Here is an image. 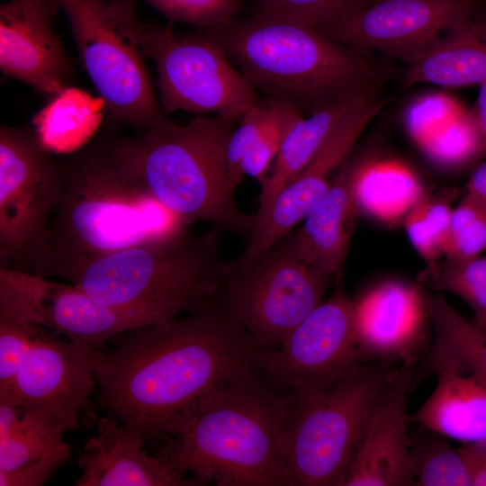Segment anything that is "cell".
<instances>
[{
    "instance_id": "41",
    "label": "cell",
    "mask_w": 486,
    "mask_h": 486,
    "mask_svg": "<svg viewBox=\"0 0 486 486\" xmlns=\"http://www.w3.org/2000/svg\"><path fill=\"white\" fill-rule=\"evenodd\" d=\"M465 194L486 210V159L474 165L466 184Z\"/></svg>"
},
{
    "instance_id": "7",
    "label": "cell",
    "mask_w": 486,
    "mask_h": 486,
    "mask_svg": "<svg viewBox=\"0 0 486 486\" xmlns=\"http://www.w3.org/2000/svg\"><path fill=\"white\" fill-rule=\"evenodd\" d=\"M400 365L365 360L326 389L287 391L281 439L295 486H338Z\"/></svg>"
},
{
    "instance_id": "16",
    "label": "cell",
    "mask_w": 486,
    "mask_h": 486,
    "mask_svg": "<svg viewBox=\"0 0 486 486\" xmlns=\"http://www.w3.org/2000/svg\"><path fill=\"white\" fill-rule=\"evenodd\" d=\"M56 0H9L0 6V69L48 99L68 86L73 67L51 21Z\"/></svg>"
},
{
    "instance_id": "38",
    "label": "cell",
    "mask_w": 486,
    "mask_h": 486,
    "mask_svg": "<svg viewBox=\"0 0 486 486\" xmlns=\"http://www.w3.org/2000/svg\"><path fill=\"white\" fill-rule=\"evenodd\" d=\"M462 112L446 95H425L413 102L405 114L410 137L419 146Z\"/></svg>"
},
{
    "instance_id": "36",
    "label": "cell",
    "mask_w": 486,
    "mask_h": 486,
    "mask_svg": "<svg viewBox=\"0 0 486 486\" xmlns=\"http://www.w3.org/2000/svg\"><path fill=\"white\" fill-rule=\"evenodd\" d=\"M257 6L277 11L325 30L364 6L366 0H254Z\"/></svg>"
},
{
    "instance_id": "32",
    "label": "cell",
    "mask_w": 486,
    "mask_h": 486,
    "mask_svg": "<svg viewBox=\"0 0 486 486\" xmlns=\"http://www.w3.org/2000/svg\"><path fill=\"white\" fill-rule=\"evenodd\" d=\"M286 104L269 100L251 105L239 120L228 142L226 166L231 186L236 190L244 176L240 166L259 139L273 126Z\"/></svg>"
},
{
    "instance_id": "31",
    "label": "cell",
    "mask_w": 486,
    "mask_h": 486,
    "mask_svg": "<svg viewBox=\"0 0 486 486\" xmlns=\"http://www.w3.org/2000/svg\"><path fill=\"white\" fill-rule=\"evenodd\" d=\"M426 157L446 171H459L486 158L470 112H461L418 146Z\"/></svg>"
},
{
    "instance_id": "3",
    "label": "cell",
    "mask_w": 486,
    "mask_h": 486,
    "mask_svg": "<svg viewBox=\"0 0 486 486\" xmlns=\"http://www.w3.org/2000/svg\"><path fill=\"white\" fill-rule=\"evenodd\" d=\"M59 200L23 272L64 277L94 258L176 236L188 224L167 211L109 145L60 164Z\"/></svg>"
},
{
    "instance_id": "40",
    "label": "cell",
    "mask_w": 486,
    "mask_h": 486,
    "mask_svg": "<svg viewBox=\"0 0 486 486\" xmlns=\"http://www.w3.org/2000/svg\"><path fill=\"white\" fill-rule=\"evenodd\" d=\"M461 449L469 466L472 486H486V442L465 444Z\"/></svg>"
},
{
    "instance_id": "8",
    "label": "cell",
    "mask_w": 486,
    "mask_h": 486,
    "mask_svg": "<svg viewBox=\"0 0 486 486\" xmlns=\"http://www.w3.org/2000/svg\"><path fill=\"white\" fill-rule=\"evenodd\" d=\"M71 26L82 65L110 117L146 130L167 117L140 46L136 0H56Z\"/></svg>"
},
{
    "instance_id": "39",
    "label": "cell",
    "mask_w": 486,
    "mask_h": 486,
    "mask_svg": "<svg viewBox=\"0 0 486 486\" xmlns=\"http://www.w3.org/2000/svg\"><path fill=\"white\" fill-rule=\"evenodd\" d=\"M59 467L56 464L44 463L0 472V486H40L46 483Z\"/></svg>"
},
{
    "instance_id": "25",
    "label": "cell",
    "mask_w": 486,
    "mask_h": 486,
    "mask_svg": "<svg viewBox=\"0 0 486 486\" xmlns=\"http://www.w3.org/2000/svg\"><path fill=\"white\" fill-rule=\"evenodd\" d=\"M350 186L359 215L388 227L402 224L427 193L410 167L391 160L351 159Z\"/></svg>"
},
{
    "instance_id": "11",
    "label": "cell",
    "mask_w": 486,
    "mask_h": 486,
    "mask_svg": "<svg viewBox=\"0 0 486 486\" xmlns=\"http://www.w3.org/2000/svg\"><path fill=\"white\" fill-rule=\"evenodd\" d=\"M60 164L33 129L0 128V267L24 271L59 200Z\"/></svg>"
},
{
    "instance_id": "6",
    "label": "cell",
    "mask_w": 486,
    "mask_h": 486,
    "mask_svg": "<svg viewBox=\"0 0 486 486\" xmlns=\"http://www.w3.org/2000/svg\"><path fill=\"white\" fill-rule=\"evenodd\" d=\"M235 123L216 115H196L185 124L166 118L134 139L108 145L176 217L188 225L209 221L247 240L255 215L239 208L226 166Z\"/></svg>"
},
{
    "instance_id": "29",
    "label": "cell",
    "mask_w": 486,
    "mask_h": 486,
    "mask_svg": "<svg viewBox=\"0 0 486 486\" xmlns=\"http://www.w3.org/2000/svg\"><path fill=\"white\" fill-rule=\"evenodd\" d=\"M418 281L428 290L448 292L463 299L473 313L471 321L486 330V256L444 257L434 267L425 268Z\"/></svg>"
},
{
    "instance_id": "1",
    "label": "cell",
    "mask_w": 486,
    "mask_h": 486,
    "mask_svg": "<svg viewBox=\"0 0 486 486\" xmlns=\"http://www.w3.org/2000/svg\"><path fill=\"white\" fill-rule=\"evenodd\" d=\"M115 337L94 351L98 405L146 441L264 349L219 305Z\"/></svg>"
},
{
    "instance_id": "22",
    "label": "cell",
    "mask_w": 486,
    "mask_h": 486,
    "mask_svg": "<svg viewBox=\"0 0 486 486\" xmlns=\"http://www.w3.org/2000/svg\"><path fill=\"white\" fill-rule=\"evenodd\" d=\"M433 374L435 390L409 422L464 444L486 442V383L451 367Z\"/></svg>"
},
{
    "instance_id": "20",
    "label": "cell",
    "mask_w": 486,
    "mask_h": 486,
    "mask_svg": "<svg viewBox=\"0 0 486 486\" xmlns=\"http://www.w3.org/2000/svg\"><path fill=\"white\" fill-rule=\"evenodd\" d=\"M349 157L335 173L327 192L310 210L302 227L291 232L304 259L334 278L343 274L359 216L351 192Z\"/></svg>"
},
{
    "instance_id": "42",
    "label": "cell",
    "mask_w": 486,
    "mask_h": 486,
    "mask_svg": "<svg viewBox=\"0 0 486 486\" xmlns=\"http://www.w3.org/2000/svg\"><path fill=\"white\" fill-rule=\"evenodd\" d=\"M469 112L486 152V80L480 85L477 101Z\"/></svg>"
},
{
    "instance_id": "24",
    "label": "cell",
    "mask_w": 486,
    "mask_h": 486,
    "mask_svg": "<svg viewBox=\"0 0 486 486\" xmlns=\"http://www.w3.org/2000/svg\"><path fill=\"white\" fill-rule=\"evenodd\" d=\"M407 66L404 86L421 83L444 87L480 86L486 80V11L474 13L469 25Z\"/></svg>"
},
{
    "instance_id": "23",
    "label": "cell",
    "mask_w": 486,
    "mask_h": 486,
    "mask_svg": "<svg viewBox=\"0 0 486 486\" xmlns=\"http://www.w3.org/2000/svg\"><path fill=\"white\" fill-rule=\"evenodd\" d=\"M422 295L433 328V340L418 368L411 371V387L441 367L472 374L486 383V330L466 320L441 292H433L422 285Z\"/></svg>"
},
{
    "instance_id": "28",
    "label": "cell",
    "mask_w": 486,
    "mask_h": 486,
    "mask_svg": "<svg viewBox=\"0 0 486 486\" xmlns=\"http://www.w3.org/2000/svg\"><path fill=\"white\" fill-rule=\"evenodd\" d=\"M410 439L415 486H472L461 447L454 448L446 436L421 426Z\"/></svg>"
},
{
    "instance_id": "9",
    "label": "cell",
    "mask_w": 486,
    "mask_h": 486,
    "mask_svg": "<svg viewBox=\"0 0 486 486\" xmlns=\"http://www.w3.org/2000/svg\"><path fill=\"white\" fill-rule=\"evenodd\" d=\"M140 46L144 57L156 64L165 112L213 114L237 122L262 101L224 50L202 30L183 34L170 26L142 22Z\"/></svg>"
},
{
    "instance_id": "5",
    "label": "cell",
    "mask_w": 486,
    "mask_h": 486,
    "mask_svg": "<svg viewBox=\"0 0 486 486\" xmlns=\"http://www.w3.org/2000/svg\"><path fill=\"white\" fill-rule=\"evenodd\" d=\"M223 230L187 231L88 261L63 278L95 301L143 314L156 324L219 305L232 274L220 254Z\"/></svg>"
},
{
    "instance_id": "17",
    "label": "cell",
    "mask_w": 486,
    "mask_h": 486,
    "mask_svg": "<svg viewBox=\"0 0 486 486\" xmlns=\"http://www.w3.org/2000/svg\"><path fill=\"white\" fill-rule=\"evenodd\" d=\"M355 305L357 343L365 360L411 367L428 351L431 320L420 284L385 280Z\"/></svg>"
},
{
    "instance_id": "13",
    "label": "cell",
    "mask_w": 486,
    "mask_h": 486,
    "mask_svg": "<svg viewBox=\"0 0 486 486\" xmlns=\"http://www.w3.org/2000/svg\"><path fill=\"white\" fill-rule=\"evenodd\" d=\"M0 310L97 350L115 336L148 325V317L101 303L74 284L0 267Z\"/></svg>"
},
{
    "instance_id": "19",
    "label": "cell",
    "mask_w": 486,
    "mask_h": 486,
    "mask_svg": "<svg viewBox=\"0 0 486 486\" xmlns=\"http://www.w3.org/2000/svg\"><path fill=\"white\" fill-rule=\"evenodd\" d=\"M147 441L106 415L98 420L77 459L82 471L76 486H193V478L144 450Z\"/></svg>"
},
{
    "instance_id": "30",
    "label": "cell",
    "mask_w": 486,
    "mask_h": 486,
    "mask_svg": "<svg viewBox=\"0 0 486 486\" xmlns=\"http://www.w3.org/2000/svg\"><path fill=\"white\" fill-rule=\"evenodd\" d=\"M452 197L427 192L402 221L407 237L425 262L434 267L445 256L453 207Z\"/></svg>"
},
{
    "instance_id": "34",
    "label": "cell",
    "mask_w": 486,
    "mask_h": 486,
    "mask_svg": "<svg viewBox=\"0 0 486 486\" xmlns=\"http://www.w3.org/2000/svg\"><path fill=\"white\" fill-rule=\"evenodd\" d=\"M169 23L184 22L212 30L230 22L244 9L243 0H146Z\"/></svg>"
},
{
    "instance_id": "33",
    "label": "cell",
    "mask_w": 486,
    "mask_h": 486,
    "mask_svg": "<svg viewBox=\"0 0 486 486\" xmlns=\"http://www.w3.org/2000/svg\"><path fill=\"white\" fill-rule=\"evenodd\" d=\"M485 249L486 210L464 194L452 210L444 257L468 259Z\"/></svg>"
},
{
    "instance_id": "43",
    "label": "cell",
    "mask_w": 486,
    "mask_h": 486,
    "mask_svg": "<svg viewBox=\"0 0 486 486\" xmlns=\"http://www.w3.org/2000/svg\"><path fill=\"white\" fill-rule=\"evenodd\" d=\"M479 1V0H478Z\"/></svg>"
},
{
    "instance_id": "37",
    "label": "cell",
    "mask_w": 486,
    "mask_h": 486,
    "mask_svg": "<svg viewBox=\"0 0 486 486\" xmlns=\"http://www.w3.org/2000/svg\"><path fill=\"white\" fill-rule=\"evenodd\" d=\"M302 117V112L286 104L273 126L259 139L243 159L240 166L242 175L252 176L263 184L287 133Z\"/></svg>"
},
{
    "instance_id": "15",
    "label": "cell",
    "mask_w": 486,
    "mask_h": 486,
    "mask_svg": "<svg viewBox=\"0 0 486 486\" xmlns=\"http://www.w3.org/2000/svg\"><path fill=\"white\" fill-rule=\"evenodd\" d=\"M94 351L36 325L12 390L0 399L42 416L64 433L74 430L96 387Z\"/></svg>"
},
{
    "instance_id": "2",
    "label": "cell",
    "mask_w": 486,
    "mask_h": 486,
    "mask_svg": "<svg viewBox=\"0 0 486 486\" xmlns=\"http://www.w3.org/2000/svg\"><path fill=\"white\" fill-rule=\"evenodd\" d=\"M286 404L287 391L246 366L184 411L157 455L197 485L295 486L281 450Z\"/></svg>"
},
{
    "instance_id": "27",
    "label": "cell",
    "mask_w": 486,
    "mask_h": 486,
    "mask_svg": "<svg viewBox=\"0 0 486 486\" xmlns=\"http://www.w3.org/2000/svg\"><path fill=\"white\" fill-rule=\"evenodd\" d=\"M63 435L45 418L21 406L10 431L0 438V472L44 463L63 465L71 455Z\"/></svg>"
},
{
    "instance_id": "35",
    "label": "cell",
    "mask_w": 486,
    "mask_h": 486,
    "mask_svg": "<svg viewBox=\"0 0 486 486\" xmlns=\"http://www.w3.org/2000/svg\"><path fill=\"white\" fill-rule=\"evenodd\" d=\"M35 328L36 325L0 310V397L10 393Z\"/></svg>"
},
{
    "instance_id": "26",
    "label": "cell",
    "mask_w": 486,
    "mask_h": 486,
    "mask_svg": "<svg viewBox=\"0 0 486 486\" xmlns=\"http://www.w3.org/2000/svg\"><path fill=\"white\" fill-rule=\"evenodd\" d=\"M104 101L68 86L48 99L32 117L39 143L51 154H71L82 148L102 123Z\"/></svg>"
},
{
    "instance_id": "14",
    "label": "cell",
    "mask_w": 486,
    "mask_h": 486,
    "mask_svg": "<svg viewBox=\"0 0 486 486\" xmlns=\"http://www.w3.org/2000/svg\"><path fill=\"white\" fill-rule=\"evenodd\" d=\"M478 0H374L321 32L346 47L411 63L471 23Z\"/></svg>"
},
{
    "instance_id": "10",
    "label": "cell",
    "mask_w": 486,
    "mask_h": 486,
    "mask_svg": "<svg viewBox=\"0 0 486 486\" xmlns=\"http://www.w3.org/2000/svg\"><path fill=\"white\" fill-rule=\"evenodd\" d=\"M337 279L308 263L290 232L250 267L231 274L219 306L260 347L274 349L323 301Z\"/></svg>"
},
{
    "instance_id": "4",
    "label": "cell",
    "mask_w": 486,
    "mask_h": 486,
    "mask_svg": "<svg viewBox=\"0 0 486 486\" xmlns=\"http://www.w3.org/2000/svg\"><path fill=\"white\" fill-rule=\"evenodd\" d=\"M267 100L309 114L384 73L356 50L293 16L257 6L226 24L202 30Z\"/></svg>"
},
{
    "instance_id": "12",
    "label": "cell",
    "mask_w": 486,
    "mask_h": 486,
    "mask_svg": "<svg viewBox=\"0 0 486 486\" xmlns=\"http://www.w3.org/2000/svg\"><path fill=\"white\" fill-rule=\"evenodd\" d=\"M363 361L355 300L346 292L342 274L330 297L322 301L279 347L262 349L256 364L278 391H317L329 387Z\"/></svg>"
},
{
    "instance_id": "18",
    "label": "cell",
    "mask_w": 486,
    "mask_h": 486,
    "mask_svg": "<svg viewBox=\"0 0 486 486\" xmlns=\"http://www.w3.org/2000/svg\"><path fill=\"white\" fill-rule=\"evenodd\" d=\"M412 367L400 365L375 404L338 486H413L407 426Z\"/></svg>"
},
{
    "instance_id": "21",
    "label": "cell",
    "mask_w": 486,
    "mask_h": 486,
    "mask_svg": "<svg viewBox=\"0 0 486 486\" xmlns=\"http://www.w3.org/2000/svg\"><path fill=\"white\" fill-rule=\"evenodd\" d=\"M376 95L377 85L358 88L293 124L261 184L254 230L266 219L281 190L306 167L342 118Z\"/></svg>"
}]
</instances>
